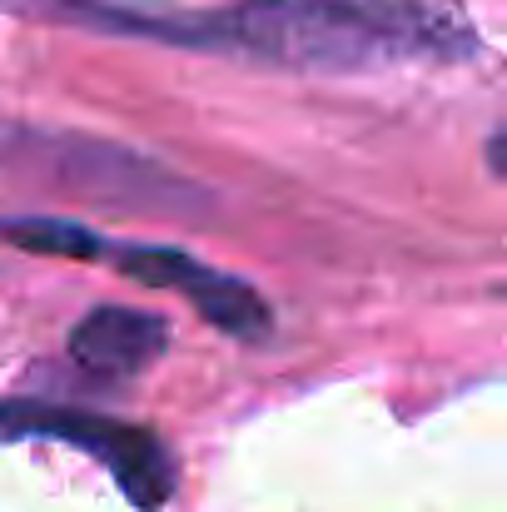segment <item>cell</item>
Wrapping results in <instances>:
<instances>
[{"mask_svg":"<svg viewBox=\"0 0 507 512\" xmlns=\"http://www.w3.org/2000/svg\"><path fill=\"white\" fill-rule=\"evenodd\" d=\"M10 15L80 25L95 35L155 40L179 50L244 55L284 70H378L408 60H473V20L443 0H234L214 10H165L135 0H0Z\"/></svg>","mask_w":507,"mask_h":512,"instance_id":"cell-1","label":"cell"},{"mask_svg":"<svg viewBox=\"0 0 507 512\" xmlns=\"http://www.w3.org/2000/svg\"><path fill=\"white\" fill-rule=\"evenodd\" d=\"M0 438H50L65 448L90 453L95 463H105L120 483V493L135 508L155 512L174 493V458L169 448L135 423L105 418V413H85V408H60V403H35V398H5L0 403Z\"/></svg>","mask_w":507,"mask_h":512,"instance_id":"cell-2","label":"cell"},{"mask_svg":"<svg viewBox=\"0 0 507 512\" xmlns=\"http://www.w3.org/2000/svg\"><path fill=\"white\" fill-rule=\"evenodd\" d=\"M90 259H105L115 274L145 284V289H165L179 294L199 309L204 324H214L219 334L239 343H259L269 334V304L254 294V284L224 274V269H209L204 259L174 249V244H120V239H105L95 234V254Z\"/></svg>","mask_w":507,"mask_h":512,"instance_id":"cell-3","label":"cell"},{"mask_svg":"<svg viewBox=\"0 0 507 512\" xmlns=\"http://www.w3.org/2000/svg\"><path fill=\"white\" fill-rule=\"evenodd\" d=\"M169 348V324L160 314L145 309H125V304H100L90 309L70 339L65 353L80 373L100 378V383H130L140 378L150 363H160V353Z\"/></svg>","mask_w":507,"mask_h":512,"instance_id":"cell-4","label":"cell"}]
</instances>
